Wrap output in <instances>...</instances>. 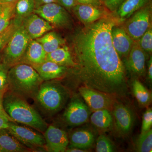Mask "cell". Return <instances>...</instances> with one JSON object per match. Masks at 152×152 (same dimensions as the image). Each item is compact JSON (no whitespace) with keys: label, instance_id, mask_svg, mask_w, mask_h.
<instances>
[{"label":"cell","instance_id":"1","mask_svg":"<svg viewBox=\"0 0 152 152\" xmlns=\"http://www.w3.org/2000/svg\"><path fill=\"white\" fill-rule=\"evenodd\" d=\"M113 19L103 18L87 26L74 38L78 75L85 86L112 96L128 91L126 68L111 39Z\"/></svg>","mask_w":152,"mask_h":152},{"label":"cell","instance_id":"2","mask_svg":"<svg viewBox=\"0 0 152 152\" xmlns=\"http://www.w3.org/2000/svg\"><path fill=\"white\" fill-rule=\"evenodd\" d=\"M3 105L7 113L13 121L45 132L48 126L40 114L22 96L11 92L4 95Z\"/></svg>","mask_w":152,"mask_h":152},{"label":"cell","instance_id":"3","mask_svg":"<svg viewBox=\"0 0 152 152\" xmlns=\"http://www.w3.org/2000/svg\"><path fill=\"white\" fill-rule=\"evenodd\" d=\"M43 82L36 70L27 64H17L9 70L8 86L12 92L22 96L36 95Z\"/></svg>","mask_w":152,"mask_h":152},{"label":"cell","instance_id":"4","mask_svg":"<svg viewBox=\"0 0 152 152\" xmlns=\"http://www.w3.org/2000/svg\"><path fill=\"white\" fill-rule=\"evenodd\" d=\"M36 96L38 102L44 109L51 113H56L65 104L68 94L61 84L46 81L41 84Z\"/></svg>","mask_w":152,"mask_h":152},{"label":"cell","instance_id":"5","mask_svg":"<svg viewBox=\"0 0 152 152\" xmlns=\"http://www.w3.org/2000/svg\"><path fill=\"white\" fill-rule=\"evenodd\" d=\"M31 40L23 26L21 24L5 48L4 63L10 66L19 61L23 56Z\"/></svg>","mask_w":152,"mask_h":152},{"label":"cell","instance_id":"6","mask_svg":"<svg viewBox=\"0 0 152 152\" xmlns=\"http://www.w3.org/2000/svg\"><path fill=\"white\" fill-rule=\"evenodd\" d=\"M151 3L137 11L125 23L124 29L134 42L139 40L150 28Z\"/></svg>","mask_w":152,"mask_h":152},{"label":"cell","instance_id":"7","mask_svg":"<svg viewBox=\"0 0 152 152\" xmlns=\"http://www.w3.org/2000/svg\"><path fill=\"white\" fill-rule=\"evenodd\" d=\"M34 13L50 23L53 26L64 28L71 23L70 18L65 8L58 3H52L36 8Z\"/></svg>","mask_w":152,"mask_h":152},{"label":"cell","instance_id":"8","mask_svg":"<svg viewBox=\"0 0 152 152\" xmlns=\"http://www.w3.org/2000/svg\"><path fill=\"white\" fill-rule=\"evenodd\" d=\"M7 129L29 149L45 148L46 142L44 136L29 128L10 122Z\"/></svg>","mask_w":152,"mask_h":152},{"label":"cell","instance_id":"9","mask_svg":"<svg viewBox=\"0 0 152 152\" xmlns=\"http://www.w3.org/2000/svg\"><path fill=\"white\" fill-rule=\"evenodd\" d=\"M79 91L91 111L102 109L110 110L113 107L115 102L111 95L85 86L80 87Z\"/></svg>","mask_w":152,"mask_h":152},{"label":"cell","instance_id":"10","mask_svg":"<svg viewBox=\"0 0 152 152\" xmlns=\"http://www.w3.org/2000/svg\"><path fill=\"white\" fill-rule=\"evenodd\" d=\"M91 113V110L83 100L75 96L66 108L64 117L70 126H80L88 121Z\"/></svg>","mask_w":152,"mask_h":152},{"label":"cell","instance_id":"11","mask_svg":"<svg viewBox=\"0 0 152 152\" xmlns=\"http://www.w3.org/2000/svg\"><path fill=\"white\" fill-rule=\"evenodd\" d=\"M113 109L116 130L120 135H127L132 131L134 124L133 112L127 106L116 103Z\"/></svg>","mask_w":152,"mask_h":152},{"label":"cell","instance_id":"12","mask_svg":"<svg viewBox=\"0 0 152 152\" xmlns=\"http://www.w3.org/2000/svg\"><path fill=\"white\" fill-rule=\"evenodd\" d=\"M45 148L49 152H65L69 140L65 131L53 125L48 127L44 132Z\"/></svg>","mask_w":152,"mask_h":152},{"label":"cell","instance_id":"13","mask_svg":"<svg viewBox=\"0 0 152 152\" xmlns=\"http://www.w3.org/2000/svg\"><path fill=\"white\" fill-rule=\"evenodd\" d=\"M125 61V68L131 74L137 77L145 76L146 53L142 50L137 41L134 42Z\"/></svg>","mask_w":152,"mask_h":152},{"label":"cell","instance_id":"14","mask_svg":"<svg viewBox=\"0 0 152 152\" xmlns=\"http://www.w3.org/2000/svg\"><path fill=\"white\" fill-rule=\"evenodd\" d=\"M22 25L31 39H36L53 29V26L34 13L23 19Z\"/></svg>","mask_w":152,"mask_h":152},{"label":"cell","instance_id":"15","mask_svg":"<svg viewBox=\"0 0 152 152\" xmlns=\"http://www.w3.org/2000/svg\"><path fill=\"white\" fill-rule=\"evenodd\" d=\"M112 43L121 59L126 58L134 41L126 32L124 28L114 26L111 31Z\"/></svg>","mask_w":152,"mask_h":152},{"label":"cell","instance_id":"16","mask_svg":"<svg viewBox=\"0 0 152 152\" xmlns=\"http://www.w3.org/2000/svg\"><path fill=\"white\" fill-rule=\"evenodd\" d=\"M43 81H50L64 75L67 67L50 61H45L39 64L31 66Z\"/></svg>","mask_w":152,"mask_h":152},{"label":"cell","instance_id":"17","mask_svg":"<svg viewBox=\"0 0 152 152\" xmlns=\"http://www.w3.org/2000/svg\"><path fill=\"white\" fill-rule=\"evenodd\" d=\"M72 9L79 20L86 25L99 20L103 14L99 7L84 4H77Z\"/></svg>","mask_w":152,"mask_h":152},{"label":"cell","instance_id":"18","mask_svg":"<svg viewBox=\"0 0 152 152\" xmlns=\"http://www.w3.org/2000/svg\"><path fill=\"white\" fill-rule=\"evenodd\" d=\"M95 135L88 129H80L74 131L70 136L71 147L86 150L93 145L95 140Z\"/></svg>","mask_w":152,"mask_h":152},{"label":"cell","instance_id":"19","mask_svg":"<svg viewBox=\"0 0 152 152\" xmlns=\"http://www.w3.org/2000/svg\"><path fill=\"white\" fill-rule=\"evenodd\" d=\"M46 56V53L41 44L36 39H31L28 44L22 58L32 66L44 62Z\"/></svg>","mask_w":152,"mask_h":152},{"label":"cell","instance_id":"20","mask_svg":"<svg viewBox=\"0 0 152 152\" xmlns=\"http://www.w3.org/2000/svg\"><path fill=\"white\" fill-rule=\"evenodd\" d=\"M29 149L18 141L7 129H0V152H28Z\"/></svg>","mask_w":152,"mask_h":152},{"label":"cell","instance_id":"21","mask_svg":"<svg viewBox=\"0 0 152 152\" xmlns=\"http://www.w3.org/2000/svg\"><path fill=\"white\" fill-rule=\"evenodd\" d=\"M151 2V0H125L115 11L120 20L129 18L136 12Z\"/></svg>","mask_w":152,"mask_h":152},{"label":"cell","instance_id":"22","mask_svg":"<svg viewBox=\"0 0 152 152\" xmlns=\"http://www.w3.org/2000/svg\"><path fill=\"white\" fill-rule=\"evenodd\" d=\"M45 61H50L66 67H76L77 66L69 48L66 46L63 45L53 51L47 54Z\"/></svg>","mask_w":152,"mask_h":152},{"label":"cell","instance_id":"23","mask_svg":"<svg viewBox=\"0 0 152 152\" xmlns=\"http://www.w3.org/2000/svg\"><path fill=\"white\" fill-rule=\"evenodd\" d=\"M91 123L95 127L101 130H107L112 128L113 118L110 110L102 109L93 112L90 116Z\"/></svg>","mask_w":152,"mask_h":152},{"label":"cell","instance_id":"24","mask_svg":"<svg viewBox=\"0 0 152 152\" xmlns=\"http://www.w3.org/2000/svg\"><path fill=\"white\" fill-rule=\"evenodd\" d=\"M36 40L41 44L47 54L62 46L65 43L58 34L51 31Z\"/></svg>","mask_w":152,"mask_h":152},{"label":"cell","instance_id":"25","mask_svg":"<svg viewBox=\"0 0 152 152\" xmlns=\"http://www.w3.org/2000/svg\"><path fill=\"white\" fill-rule=\"evenodd\" d=\"M35 8L34 0H18L15 5L14 18L22 23L24 19L34 13Z\"/></svg>","mask_w":152,"mask_h":152},{"label":"cell","instance_id":"26","mask_svg":"<svg viewBox=\"0 0 152 152\" xmlns=\"http://www.w3.org/2000/svg\"><path fill=\"white\" fill-rule=\"evenodd\" d=\"M132 89L134 96L139 103L143 106H148L151 100V93L138 80H133Z\"/></svg>","mask_w":152,"mask_h":152},{"label":"cell","instance_id":"27","mask_svg":"<svg viewBox=\"0 0 152 152\" xmlns=\"http://www.w3.org/2000/svg\"><path fill=\"white\" fill-rule=\"evenodd\" d=\"M16 3H4L2 12L0 15V33L6 29L15 17V5Z\"/></svg>","mask_w":152,"mask_h":152},{"label":"cell","instance_id":"28","mask_svg":"<svg viewBox=\"0 0 152 152\" xmlns=\"http://www.w3.org/2000/svg\"><path fill=\"white\" fill-rule=\"evenodd\" d=\"M135 149L139 152L152 151V129L144 134H140L136 142Z\"/></svg>","mask_w":152,"mask_h":152},{"label":"cell","instance_id":"29","mask_svg":"<svg viewBox=\"0 0 152 152\" xmlns=\"http://www.w3.org/2000/svg\"><path fill=\"white\" fill-rule=\"evenodd\" d=\"M21 23V22L14 18L9 26L0 33V52L5 48L15 31Z\"/></svg>","mask_w":152,"mask_h":152},{"label":"cell","instance_id":"30","mask_svg":"<svg viewBox=\"0 0 152 152\" xmlns=\"http://www.w3.org/2000/svg\"><path fill=\"white\" fill-rule=\"evenodd\" d=\"M115 147L113 142L107 136L100 135L96 142V151L97 152L115 151Z\"/></svg>","mask_w":152,"mask_h":152},{"label":"cell","instance_id":"31","mask_svg":"<svg viewBox=\"0 0 152 152\" xmlns=\"http://www.w3.org/2000/svg\"><path fill=\"white\" fill-rule=\"evenodd\" d=\"M139 45L146 53L152 51V30L150 28L137 41Z\"/></svg>","mask_w":152,"mask_h":152},{"label":"cell","instance_id":"32","mask_svg":"<svg viewBox=\"0 0 152 152\" xmlns=\"http://www.w3.org/2000/svg\"><path fill=\"white\" fill-rule=\"evenodd\" d=\"M152 125V110L151 108L147 109L142 117L141 134L147 132L151 129Z\"/></svg>","mask_w":152,"mask_h":152},{"label":"cell","instance_id":"33","mask_svg":"<svg viewBox=\"0 0 152 152\" xmlns=\"http://www.w3.org/2000/svg\"><path fill=\"white\" fill-rule=\"evenodd\" d=\"M9 66L4 63L0 64V91L5 90L8 86V73Z\"/></svg>","mask_w":152,"mask_h":152},{"label":"cell","instance_id":"34","mask_svg":"<svg viewBox=\"0 0 152 152\" xmlns=\"http://www.w3.org/2000/svg\"><path fill=\"white\" fill-rule=\"evenodd\" d=\"M125 0H105L104 4L109 10L115 12Z\"/></svg>","mask_w":152,"mask_h":152},{"label":"cell","instance_id":"35","mask_svg":"<svg viewBox=\"0 0 152 152\" xmlns=\"http://www.w3.org/2000/svg\"><path fill=\"white\" fill-rule=\"evenodd\" d=\"M5 90L0 91V116L7 119L10 121L14 122L13 121L6 113L3 105V99H4V94L5 92Z\"/></svg>","mask_w":152,"mask_h":152},{"label":"cell","instance_id":"36","mask_svg":"<svg viewBox=\"0 0 152 152\" xmlns=\"http://www.w3.org/2000/svg\"><path fill=\"white\" fill-rule=\"evenodd\" d=\"M57 2L65 8L67 9H72L78 3L77 0H57Z\"/></svg>","mask_w":152,"mask_h":152},{"label":"cell","instance_id":"37","mask_svg":"<svg viewBox=\"0 0 152 152\" xmlns=\"http://www.w3.org/2000/svg\"><path fill=\"white\" fill-rule=\"evenodd\" d=\"M77 1L79 4L90 5L98 7H100L102 5L100 0H77Z\"/></svg>","mask_w":152,"mask_h":152},{"label":"cell","instance_id":"38","mask_svg":"<svg viewBox=\"0 0 152 152\" xmlns=\"http://www.w3.org/2000/svg\"><path fill=\"white\" fill-rule=\"evenodd\" d=\"M34 1L36 8L50 3H57V0H34Z\"/></svg>","mask_w":152,"mask_h":152},{"label":"cell","instance_id":"39","mask_svg":"<svg viewBox=\"0 0 152 152\" xmlns=\"http://www.w3.org/2000/svg\"><path fill=\"white\" fill-rule=\"evenodd\" d=\"M10 122L7 119L0 116V129H7Z\"/></svg>","mask_w":152,"mask_h":152},{"label":"cell","instance_id":"40","mask_svg":"<svg viewBox=\"0 0 152 152\" xmlns=\"http://www.w3.org/2000/svg\"><path fill=\"white\" fill-rule=\"evenodd\" d=\"M148 79L150 83H152V59L150 58L148 64Z\"/></svg>","mask_w":152,"mask_h":152},{"label":"cell","instance_id":"41","mask_svg":"<svg viewBox=\"0 0 152 152\" xmlns=\"http://www.w3.org/2000/svg\"><path fill=\"white\" fill-rule=\"evenodd\" d=\"M65 152H85L86 151L84 150L78 148H75V147H71L70 148H67Z\"/></svg>","mask_w":152,"mask_h":152},{"label":"cell","instance_id":"42","mask_svg":"<svg viewBox=\"0 0 152 152\" xmlns=\"http://www.w3.org/2000/svg\"><path fill=\"white\" fill-rule=\"evenodd\" d=\"M4 3L5 2H3L2 1H0V15H1L2 12Z\"/></svg>","mask_w":152,"mask_h":152},{"label":"cell","instance_id":"43","mask_svg":"<svg viewBox=\"0 0 152 152\" xmlns=\"http://www.w3.org/2000/svg\"><path fill=\"white\" fill-rule=\"evenodd\" d=\"M3 2L5 3H14L17 2L18 0H2Z\"/></svg>","mask_w":152,"mask_h":152},{"label":"cell","instance_id":"44","mask_svg":"<svg viewBox=\"0 0 152 152\" xmlns=\"http://www.w3.org/2000/svg\"><path fill=\"white\" fill-rule=\"evenodd\" d=\"M100 1H101L104 2V1H105V0H100Z\"/></svg>","mask_w":152,"mask_h":152},{"label":"cell","instance_id":"45","mask_svg":"<svg viewBox=\"0 0 152 152\" xmlns=\"http://www.w3.org/2000/svg\"><path fill=\"white\" fill-rule=\"evenodd\" d=\"M2 1V0H0V1Z\"/></svg>","mask_w":152,"mask_h":152}]
</instances>
